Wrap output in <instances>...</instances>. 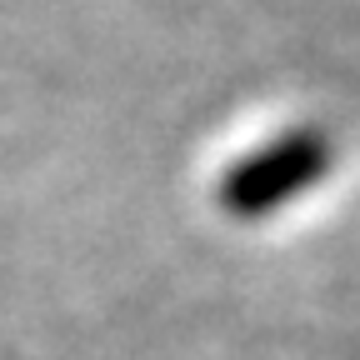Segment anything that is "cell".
<instances>
[{
  "label": "cell",
  "mask_w": 360,
  "mask_h": 360,
  "mask_svg": "<svg viewBox=\"0 0 360 360\" xmlns=\"http://www.w3.org/2000/svg\"><path fill=\"white\" fill-rule=\"evenodd\" d=\"M330 170H335V141L326 130H285L225 170L215 180V200L236 220H265L310 186H321Z\"/></svg>",
  "instance_id": "obj_1"
}]
</instances>
